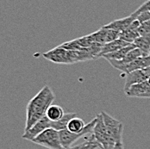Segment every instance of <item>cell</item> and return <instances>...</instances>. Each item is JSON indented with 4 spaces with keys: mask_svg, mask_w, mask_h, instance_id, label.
Listing matches in <instances>:
<instances>
[{
    "mask_svg": "<svg viewBox=\"0 0 150 149\" xmlns=\"http://www.w3.org/2000/svg\"><path fill=\"white\" fill-rule=\"evenodd\" d=\"M55 96L52 89L46 85L30 102L26 108V121L24 131L29 130L39 120L46 116L47 109L52 105Z\"/></svg>",
    "mask_w": 150,
    "mask_h": 149,
    "instance_id": "6da1fadb",
    "label": "cell"
},
{
    "mask_svg": "<svg viewBox=\"0 0 150 149\" xmlns=\"http://www.w3.org/2000/svg\"><path fill=\"white\" fill-rule=\"evenodd\" d=\"M96 118H97V122L93 129L92 134H91L92 139L99 146V148L113 149L115 145L117 144V142L108 133L101 113L98 114L96 117Z\"/></svg>",
    "mask_w": 150,
    "mask_h": 149,
    "instance_id": "7a4b0ae2",
    "label": "cell"
},
{
    "mask_svg": "<svg viewBox=\"0 0 150 149\" xmlns=\"http://www.w3.org/2000/svg\"><path fill=\"white\" fill-rule=\"evenodd\" d=\"M42 56L46 60L56 63V64L71 65V64L79 62L78 51L67 50L65 48L60 47V46L44 53Z\"/></svg>",
    "mask_w": 150,
    "mask_h": 149,
    "instance_id": "3957f363",
    "label": "cell"
},
{
    "mask_svg": "<svg viewBox=\"0 0 150 149\" xmlns=\"http://www.w3.org/2000/svg\"><path fill=\"white\" fill-rule=\"evenodd\" d=\"M32 142L48 149H64L60 142V131L53 128L47 129L36 136Z\"/></svg>",
    "mask_w": 150,
    "mask_h": 149,
    "instance_id": "277c9868",
    "label": "cell"
},
{
    "mask_svg": "<svg viewBox=\"0 0 150 149\" xmlns=\"http://www.w3.org/2000/svg\"><path fill=\"white\" fill-rule=\"evenodd\" d=\"M97 118L95 117L93 120H91L89 123H87L84 129V130L80 133H71L67 129L61 130L60 131V138L61 145L63 148H68L73 147L72 145L75 141L82 137H86L87 134H91L93 132V129L96 125Z\"/></svg>",
    "mask_w": 150,
    "mask_h": 149,
    "instance_id": "5b68a950",
    "label": "cell"
},
{
    "mask_svg": "<svg viewBox=\"0 0 150 149\" xmlns=\"http://www.w3.org/2000/svg\"><path fill=\"white\" fill-rule=\"evenodd\" d=\"M103 117L104 123L107 129L108 133L114 139V141L117 143L122 141V131H123V125L118 120L113 118L107 113L104 111L101 112Z\"/></svg>",
    "mask_w": 150,
    "mask_h": 149,
    "instance_id": "8992f818",
    "label": "cell"
},
{
    "mask_svg": "<svg viewBox=\"0 0 150 149\" xmlns=\"http://www.w3.org/2000/svg\"><path fill=\"white\" fill-rule=\"evenodd\" d=\"M120 33L121 32L110 30V29L106 28L105 26H103L96 32L90 34V36L92 39L93 42L105 45L110 42H113L115 40L120 39Z\"/></svg>",
    "mask_w": 150,
    "mask_h": 149,
    "instance_id": "52a82bcc",
    "label": "cell"
},
{
    "mask_svg": "<svg viewBox=\"0 0 150 149\" xmlns=\"http://www.w3.org/2000/svg\"><path fill=\"white\" fill-rule=\"evenodd\" d=\"M149 78L150 66L136 70L127 74L125 78V84H124V92L127 91L133 85L148 81Z\"/></svg>",
    "mask_w": 150,
    "mask_h": 149,
    "instance_id": "ba28073f",
    "label": "cell"
},
{
    "mask_svg": "<svg viewBox=\"0 0 150 149\" xmlns=\"http://www.w3.org/2000/svg\"><path fill=\"white\" fill-rule=\"evenodd\" d=\"M51 121L45 116L41 120H39L36 123H35L29 130L24 131L23 134V139L32 141L36 136H38L41 133H42L47 129L51 128Z\"/></svg>",
    "mask_w": 150,
    "mask_h": 149,
    "instance_id": "9c48e42d",
    "label": "cell"
},
{
    "mask_svg": "<svg viewBox=\"0 0 150 149\" xmlns=\"http://www.w3.org/2000/svg\"><path fill=\"white\" fill-rule=\"evenodd\" d=\"M150 66V54L148 56H142L137 58L136 60H133L128 64L122 65L120 66H117L116 69L119 70L120 72L125 73V74H129L134 71L139 70V69H142L145 67H149Z\"/></svg>",
    "mask_w": 150,
    "mask_h": 149,
    "instance_id": "30bf717a",
    "label": "cell"
},
{
    "mask_svg": "<svg viewBox=\"0 0 150 149\" xmlns=\"http://www.w3.org/2000/svg\"><path fill=\"white\" fill-rule=\"evenodd\" d=\"M136 17H137V16L133 12L131 15H129L127 17L112 21L111 23L106 24L105 26L110 30H114L116 31H118V32H122L130 26V24L136 19Z\"/></svg>",
    "mask_w": 150,
    "mask_h": 149,
    "instance_id": "8fae6325",
    "label": "cell"
},
{
    "mask_svg": "<svg viewBox=\"0 0 150 149\" xmlns=\"http://www.w3.org/2000/svg\"><path fill=\"white\" fill-rule=\"evenodd\" d=\"M140 26H141V23L137 19H135L127 30L121 32L120 39L129 43H134L135 40L138 37H140V34L138 32V29Z\"/></svg>",
    "mask_w": 150,
    "mask_h": 149,
    "instance_id": "7c38bea8",
    "label": "cell"
},
{
    "mask_svg": "<svg viewBox=\"0 0 150 149\" xmlns=\"http://www.w3.org/2000/svg\"><path fill=\"white\" fill-rule=\"evenodd\" d=\"M150 92V84L149 81L133 85L127 91H125L126 96L130 97H144Z\"/></svg>",
    "mask_w": 150,
    "mask_h": 149,
    "instance_id": "4fadbf2b",
    "label": "cell"
},
{
    "mask_svg": "<svg viewBox=\"0 0 150 149\" xmlns=\"http://www.w3.org/2000/svg\"><path fill=\"white\" fill-rule=\"evenodd\" d=\"M142 56H143L142 52L139 48L135 47L134 49H132L131 51H129V52L128 53V54H127L122 60H108V61L110 62V64L114 68H117V66H122V65L128 64V63H129V62H131V61H133V60H136L137 58L142 57Z\"/></svg>",
    "mask_w": 150,
    "mask_h": 149,
    "instance_id": "5bb4252c",
    "label": "cell"
},
{
    "mask_svg": "<svg viewBox=\"0 0 150 149\" xmlns=\"http://www.w3.org/2000/svg\"><path fill=\"white\" fill-rule=\"evenodd\" d=\"M130 44H132V43H129V42H127L122 39H117V40H115V41L110 42L109 43H106L102 47V50H101L100 54H99V58L103 57L105 54H107L114 53V52L119 50L121 48L125 47Z\"/></svg>",
    "mask_w": 150,
    "mask_h": 149,
    "instance_id": "9a60e30c",
    "label": "cell"
},
{
    "mask_svg": "<svg viewBox=\"0 0 150 149\" xmlns=\"http://www.w3.org/2000/svg\"><path fill=\"white\" fill-rule=\"evenodd\" d=\"M135 45L134 43L132 44L129 45L125 47H122L119 50L114 52V53H110V54H105L103 56V58H105L107 60H122L129 51H131L132 49L135 48Z\"/></svg>",
    "mask_w": 150,
    "mask_h": 149,
    "instance_id": "2e32d148",
    "label": "cell"
},
{
    "mask_svg": "<svg viewBox=\"0 0 150 149\" xmlns=\"http://www.w3.org/2000/svg\"><path fill=\"white\" fill-rule=\"evenodd\" d=\"M134 44L137 48H139L143 56H148L150 54V35H142L138 37L135 42Z\"/></svg>",
    "mask_w": 150,
    "mask_h": 149,
    "instance_id": "e0dca14e",
    "label": "cell"
},
{
    "mask_svg": "<svg viewBox=\"0 0 150 149\" xmlns=\"http://www.w3.org/2000/svg\"><path fill=\"white\" fill-rule=\"evenodd\" d=\"M77 117L76 113H67L65 114L64 117L59 121H52L51 122V128L58 130V131H61V130H65L67 129V125L68 122L71 121V119H73L74 117Z\"/></svg>",
    "mask_w": 150,
    "mask_h": 149,
    "instance_id": "ac0fdd59",
    "label": "cell"
},
{
    "mask_svg": "<svg viewBox=\"0 0 150 149\" xmlns=\"http://www.w3.org/2000/svg\"><path fill=\"white\" fill-rule=\"evenodd\" d=\"M64 110L63 109L56 105H50V107L47 109V111L46 113V116L48 119L52 121H57L64 117Z\"/></svg>",
    "mask_w": 150,
    "mask_h": 149,
    "instance_id": "d6986e66",
    "label": "cell"
},
{
    "mask_svg": "<svg viewBox=\"0 0 150 149\" xmlns=\"http://www.w3.org/2000/svg\"><path fill=\"white\" fill-rule=\"evenodd\" d=\"M86 123L81 118H79L77 117H74L73 119L68 122L67 125V130L70 131L71 133H80L84 130L86 127Z\"/></svg>",
    "mask_w": 150,
    "mask_h": 149,
    "instance_id": "ffe728a7",
    "label": "cell"
},
{
    "mask_svg": "<svg viewBox=\"0 0 150 149\" xmlns=\"http://www.w3.org/2000/svg\"><path fill=\"white\" fill-rule=\"evenodd\" d=\"M75 40L77 41L78 44L81 47H83V48L89 47H91V45L94 43L93 41H92V39L91 38L90 35H87L86 36H82L80 38H77Z\"/></svg>",
    "mask_w": 150,
    "mask_h": 149,
    "instance_id": "44dd1931",
    "label": "cell"
},
{
    "mask_svg": "<svg viewBox=\"0 0 150 149\" xmlns=\"http://www.w3.org/2000/svg\"><path fill=\"white\" fill-rule=\"evenodd\" d=\"M99 148V146L97 144V142L92 139L91 135L88 138H86V141L81 144V147L79 149H97Z\"/></svg>",
    "mask_w": 150,
    "mask_h": 149,
    "instance_id": "7402d4cb",
    "label": "cell"
},
{
    "mask_svg": "<svg viewBox=\"0 0 150 149\" xmlns=\"http://www.w3.org/2000/svg\"><path fill=\"white\" fill-rule=\"evenodd\" d=\"M138 32L140 34V36L150 35V20L146 23H142L138 29Z\"/></svg>",
    "mask_w": 150,
    "mask_h": 149,
    "instance_id": "603a6c76",
    "label": "cell"
},
{
    "mask_svg": "<svg viewBox=\"0 0 150 149\" xmlns=\"http://www.w3.org/2000/svg\"><path fill=\"white\" fill-rule=\"evenodd\" d=\"M143 11H149L150 12V0H148L146 1L145 3H143L136 11H135V15L138 16L140 13L143 12Z\"/></svg>",
    "mask_w": 150,
    "mask_h": 149,
    "instance_id": "cb8c5ba5",
    "label": "cell"
},
{
    "mask_svg": "<svg viewBox=\"0 0 150 149\" xmlns=\"http://www.w3.org/2000/svg\"><path fill=\"white\" fill-rule=\"evenodd\" d=\"M136 19L141 23V24L143 23H146L150 20V12L149 11H143L137 16Z\"/></svg>",
    "mask_w": 150,
    "mask_h": 149,
    "instance_id": "d4e9b609",
    "label": "cell"
},
{
    "mask_svg": "<svg viewBox=\"0 0 150 149\" xmlns=\"http://www.w3.org/2000/svg\"><path fill=\"white\" fill-rule=\"evenodd\" d=\"M113 149H123V144H122V141L117 142V143L115 145V147H114V148Z\"/></svg>",
    "mask_w": 150,
    "mask_h": 149,
    "instance_id": "484cf974",
    "label": "cell"
},
{
    "mask_svg": "<svg viewBox=\"0 0 150 149\" xmlns=\"http://www.w3.org/2000/svg\"><path fill=\"white\" fill-rule=\"evenodd\" d=\"M81 147V144L80 145H77V146H73L71 148H64V149H79Z\"/></svg>",
    "mask_w": 150,
    "mask_h": 149,
    "instance_id": "4316f807",
    "label": "cell"
},
{
    "mask_svg": "<svg viewBox=\"0 0 150 149\" xmlns=\"http://www.w3.org/2000/svg\"><path fill=\"white\" fill-rule=\"evenodd\" d=\"M143 98H150V92H149L147 95H145Z\"/></svg>",
    "mask_w": 150,
    "mask_h": 149,
    "instance_id": "83f0119b",
    "label": "cell"
},
{
    "mask_svg": "<svg viewBox=\"0 0 150 149\" xmlns=\"http://www.w3.org/2000/svg\"><path fill=\"white\" fill-rule=\"evenodd\" d=\"M148 81H149V84H150V78H149V80H148Z\"/></svg>",
    "mask_w": 150,
    "mask_h": 149,
    "instance_id": "f1b7e54d",
    "label": "cell"
}]
</instances>
